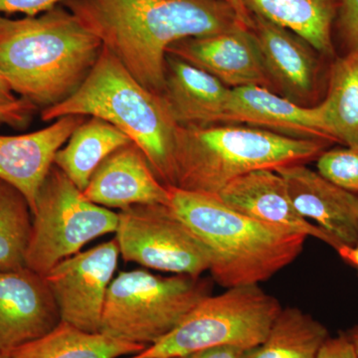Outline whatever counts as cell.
<instances>
[{
  "label": "cell",
  "mask_w": 358,
  "mask_h": 358,
  "mask_svg": "<svg viewBox=\"0 0 358 358\" xmlns=\"http://www.w3.org/2000/svg\"><path fill=\"white\" fill-rule=\"evenodd\" d=\"M32 212L24 195L0 179V270L26 267Z\"/></svg>",
  "instance_id": "d4e9b609"
},
{
  "label": "cell",
  "mask_w": 358,
  "mask_h": 358,
  "mask_svg": "<svg viewBox=\"0 0 358 358\" xmlns=\"http://www.w3.org/2000/svg\"><path fill=\"white\" fill-rule=\"evenodd\" d=\"M326 326L298 308H282L262 343L242 358H317L329 338Z\"/></svg>",
  "instance_id": "603a6c76"
},
{
  "label": "cell",
  "mask_w": 358,
  "mask_h": 358,
  "mask_svg": "<svg viewBox=\"0 0 358 358\" xmlns=\"http://www.w3.org/2000/svg\"><path fill=\"white\" fill-rule=\"evenodd\" d=\"M245 350L234 346H218L182 358H242Z\"/></svg>",
  "instance_id": "4dcf8cb0"
},
{
  "label": "cell",
  "mask_w": 358,
  "mask_h": 358,
  "mask_svg": "<svg viewBox=\"0 0 358 358\" xmlns=\"http://www.w3.org/2000/svg\"><path fill=\"white\" fill-rule=\"evenodd\" d=\"M115 234L124 262L195 278L210 268L208 249L167 205H134L120 210Z\"/></svg>",
  "instance_id": "9c48e42d"
},
{
  "label": "cell",
  "mask_w": 358,
  "mask_h": 358,
  "mask_svg": "<svg viewBox=\"0 0 358 358\" xmlns=\"http://www.w3.org/2000/svg\"><path fill=\"white\" fill-rule=\"evenodd\" d=\"M317 358H357L350 341L345 334L336 338L329 336L320 348Z\"/></svg>",
  "instance_id": "f546056e"
},
{
  "label": "cell",
  "mask_w": 358,
  "mask_h": 358,
  "mask_svg": "<svg viewBox=\"0 0 358 358\" xmlns=\"http://www.w3.org/2000/svg\"><path fill=\"white\" fill-rule=\"evenodd\" d=\"M120 256L114 238L65 259L44 275L63 322L87 333H100L106 296Z\"/></svg>",
  "instance_id": "30bf717a"
},
{
  "label": "cell",
  "mask_w": 358,
  "mask_h": 358,
  "mask_svg": "<svg viewBox=\"0 0 358 358\" xmlns=\"http://www.w3.org/2000/svg\"><path fill=\"white\" fill-rule=\"evenodd\" d=\"M338 254L345 262L357 268L358 272V243L355 248H343Z\"/></svg>",
  "instance_id": "836d02e7"
},
{
  "label": "cell",
  "mask_w": 358,
  "mask_h": 358,
  "mask_svg": "<svg viewBox=\"0 0 358 358\" xmlns=\"http://www.w3.org/2000/svg\"><path fill=\"white\" fill-rule=\"evenodd\" d=\"M62 4L134 79L159 96L166 85L171 45L245 25L229 0H66Z\"/></svg>",
  "instance_id": "6da1fadb"
},
{
  "label": "cell",
  "mask_w": 358,
  "mask_h": 358,
  "mask_svg": "<svg viewBox=\"0 0 358 358\" xmlns=\"http://www.w3.org/2000/svg\"><path fill=\"white\" fill-rule=\"evenodd\" d=\"M251 15V30L275 91L280 90L294 103L310 99L319 72L315 49L286 28Z\"/></svg>",
  "instance_id": "ac0fdd59"
},
{
  "label": "cell",
  "mask_w": 358,
  "mask_h": 358,
  "mask_svg": "<svg viewBox=\"0 0 358 358\" xmlns=\"http://www.w3.org/2000/svg\"><path fill=\"white\" fill-rule=\"evenodd\" d=\"M23 100L24 99L15 96L6 77L0 71V108L14 107L20 105Z\"/></svg>",
  "instance_id": "1f68e13d"
},
{
  "label": "cell",
  "mask_w": 358,
  "mask_h": 358,
  "mask_svg": "<svg viewBox=\"0 0 358 358\" xmlns=\"http://www.w3.org/2000/svg\"><path fill=\"white\" fill-rule=\"evenodd\" d=\"M222 122H238L289 138L334 143L324 103L303 107L258 86L231 89Z\"/></svg>",
  "instance_id": "4fadbf2b"
},
{
  "label": "cell",
  "mask_w": 358,
  "mask_h": 358,
  "mask_svg": "<svg viewBox=\"0 0 358 358\" xmlns=\"http://www.w3.org/2000/svg\"><path fill=\"white\" fill-rule=\"evenodd\" d=\"M169 187V207L208 249V272L223 288L268 281L303 252L306 235L243 215L216 195Z\"/></svg>",
  "instance_id": "3957f363"
},
{
  "label": "cell",
  "mask_w": 358,
  "mask_h": 358,
  "mask_svg": "<svg viewBox=\"0 0 358 358\" xmlns=\"http://www.w3.org/2000/svg\"><path fill=\"white\" fill-rule=\"evenodd\" d=\"M44 275L28 267L0 270V352L9 355L61 324Z\"/></svg>",
  "instance_id": "7c38bea8"
},
{
  "label": "cell",
  "mask_w": 358,
  "mask_h": 358,
  "mask_svg": "<svg viewBox=\"0 0 358 358\" xmlns=\"http://www.w3.org/2000/svg\"><path fill=\"white\" fill-rule=\"evenodd\" d=\"M322 103L336 143L358 147V49L331 65L329 92Z\"/></svg>",
  "instance_id": "cb8c5ba5"
},
{
  "label": "cell",
  "mask_w": 358,
  "mask_h": 358,
  "mask_svg": "<svg viewBox=\"0 0 358 358\" xmlns=\"http://www.w3.org/2000/svg\"><path fill=\"white\" fill-rule=\"evenodd\" d=\"M286 181L294 208L331 235L343 248L358 243V196L346 192L306 164L277 169Z\"/></svg>",
  "instance_id": "5bb4252c"
},
{
  "label": "cell",
  "mask_w": 358,
  "mask_h": 358,
  "mask_svg": "<svg viewBox=\"0 0 358 358\" xmlns=\"http://www.w3.org/2000/svg\"><path fill=\"white\" fill-rule=\"evenodd\" d=\"M232 208L260 222L313 237L341 251L343 247L319 226L301 217L289 197L286 181L272 169H259L239 176L218 193Z\"/></svg>",
  "instance_id": "9a60e30c"
},
{
  "label": "cell",
  "mask_w": 358,
  "mask_h": 358,
  "mask_svg": "<svg viewBox=\"0 0 358 358\" xmlns=\"http://www.w3.org/2000/svg\"><path fill=\"white\" fill-rule=\"evenodd\" d=\"M69 115L110 122L140 148L164 185L174 186L178 124L162 96L145 88L105 47L81 87L64 102L42 110L41 120L55 121Z\"/></svg>",
  "instance_id": "277c9868"
},
{
  "label": "cell",
  "mask_w": 358,
  "mask_h": 358,
  "mask_svg": "<svg viewBox=\"0 0 358 358\" xmlns=\"http://www.w3.org/2000/svg\"><path fill=\"white\" fill-rule=\"evenodd\" d=\"M251 14L281 26L333 57V30L339 0H243Z\"/></svg>",
  "instance_id": "ffe728a7"
},
{
  "label": "cell",
  "mask_w": 358,
  "mask_h": 358,
  "mask_svg": "<svg viewBox=\"0 0 358 358\" xmlns=\"http://www.w3.org/2000/svg\"><path fill=\"white\" fill-rule=\"evenodd\" d=\"M103 44L63 4L36 16L0 15V71L14 93L45 110L89 76Z\"/></svg>",
  "instance_id": "7a4b0ae2"
},
{
  "label": "cell",
  "mask_w": 358,
  "mask_h": 358,
  "mask_svg": "<svg viewBox=\"0 0 358 358\" xmlns=\"http://www.w3.org/2000/svg\"><path fill=\"white\" fill-rule=\"evenodd\" d=\"M129 143V136L110 122L88 117L58 150L54 164L83 192L103 160Z\"/></svg>",
  "instance_id": "44dd1931"
},
{
  "label": "cell",
  "mask_w": 358,
  "mask_h": 358,
  "mask_svg": "<svg viewBox=\"0 0 358 358\" xmlns=\"http://www.w3.org/2000/svg\"><path fill=\"white\" fill-rule=\"evenodd\" d=\"M0 358H10V355H7L6 352H0Z\"/></svg>",
  "instance_id": "d590c367"
},
{
  "label": "cell",
  "mask_w": 358,
  "mask_h": 358,
  "mask_svg": "<svg viewBox=\"0 0 358 358\" xmlns=\"http://www.w3.org/2000/svg\"><path fill=\"white\" fill-rule=\"evenodd\" d=\"M230 92L215 77L167 54L162 98L178 126L208 127L222 122Z\"/></svg>",
  "instance_id": "d6986e66"
},
{
  "label": "cell",
  "mask_w": 358,
  "mask_h": 358,
  "mask_svg": "<svg viewBox=\"0 0 358 358\" xmlns=\"http://www.w3.org/2000/svg\"><path fill=\"white\" fill-rule=\"evenodd\" d=\"M345 336H348V341L352 343L353 350L358 358V326H355L346 331Z\"/></svg>",
  "instance_id": "e575fe53"
},
{
  "label": "cell",
  "mask_w": 358,
  "mask_h": 358,
  "mask_svg": "<svg viewBox=\"0 0 358 358\" xmlns=\"http://www.w3.org/2000/svg\"><path fill=\"white\" fill-rule=\"evenodd\" d=\"M234 8L236 9L238 15H239L240 20L244 23L245 25L248 26L249 28L252 27V15L249 13L248 9L245 7L243 0H229Z\"/></svg>",
  "instance_id": "d6a6232c"
},
{
  "label": "cell",
  "mask_w": 358,
  "mask_h": 358,
  "mask_svg": "<svg viewBox=\"0 0 358 358\" xmlns=\"http://www.w3.org/2000/svg\"><path fill=\"white\" fill-rule=\"evenodd\" d=\"M331 143L240 126L178 127L174 187L218 195L239 176L317 159Z\"/></svg>",
  "instance_id": "5b68a950"
},
{
  "label": "cell",
  "mask_w": 358,
  "mask_h": 358,
  "mask_svg": "<svg viewBox=\"0 0 358 358\" xmlns=\"http://www.w3.org/2000/svg\"><path fill=\"white\" fill-rule=\"evenodd\" d=\"M117 227V212L87 199L54 164L32 212L26 267L45 275L57 264L81 252L85 245L115 233Z\"/></svg>",
  "instance_id": "ba28073f"
},
{
  "label": "cell",
  "mask_w": 358,
  "mask_h": 358,
  "mask_svg": "<svg viewBox=\"0 0 358 358\" xmlns=\"http://www.w3.org/2000/svg\"><path fill=\"white\" fill-rule=\"evenodd\" d=\"M83 194L96 205L120 210L140 204L169 206L171 192L138 145L129 143L110 155L96 169Z\"/></svg>",
  "instance_id": "e0dca14e"
},
{
  "label": "cell",
  "mask_w": 358,
  "mask_h": 358,
  "mask_svg": "<svg viewBox=\"0 0 358 358\" xmlns=\"http://www.w3.org/2000/svg\"><path fill=\"white\" fill-rule=\"evenodd\" d=\"M339 38L346 51L358 49V0H339L336 23Z\"/></svg>",
  "instance_id": "4316f807"
},
{
  "label": "cell",
  "mask_w": 358,
  "mask_h": 358,
  "mask_svg": "<svg viewBox=\"0 0 358 358\" xmlns=\"http://www.w3.org/2000/svg\"><path fill=\"white\" fill-rule=\"evenodd\" d=\"M210 294V282L201 277H162L143 268L124 271L108 289L100 333L138 345H154Z\"/></svg>",
  "instance_id": "8992f818"
},
{
  "label": "cell",
  "mask_w": 358,
  "mask_h": 358,
  "mask_svg": "<svg viewBox=\"0 0 358 358\" xmlns=\"http://www.w3.org/2000/svg\"><path fill=\"white\" fill-rule=\"evenodd\" d=\"M147 345L87 333L61 322L42 338L13 350L10 358H122L140 353Z\"/></svg>",
  "instance_id": "7402d4cb"
},
{
  "label": "cell",
  "mask_w": 358,
  "mask_h": 358,
  "mask_svg": "<svg viewBox=\"0 0 358 358\" xmlns=\"http://www.w3.org/2000/svg\"><path fill=\"white\" fill-rule=\"evenodd\" d=\"M167 54L205 71L228 88L258 86L275 91L251 28L188 37L171 45Z\"/></svg>",
  "instance_id": "8fae6325"
},
{
  "label": "cell",
  "mask_w": 358,
  "mask_h": 358,
  "mask_svg": "<svg viewBox=\"0 0 358 358\" xmlns=\"http://www.w3.org/2000/svg\"><path fill=\"white\" fill-rule=\"evenodd\" d=\"M317 173L358 196V147L326 150L317 157Z\"/></svg>",
  "instance_id": "484cf974"
},
{
  "label": "cell",
  "mask_w": 358,
  "mask_h": 358,
  "mask_svg": "<svg viewBox=\"0 0 358 358\" xmlns=\"http://www.w3.org/2000/svg\"><path fill=\"white\" fill-rule=\"evenodd\" d=\"M37 108L27 100H23L14 107L0 108V124H6L13 128H24Z\"/></svg>",
  "instance_id": "f1b7e54d"
},
{
  "label": "cell",
  "mask_w": 358,
  "mask_h": 358,
  "mask_svg": "<svg viewBox=\"0 0 358 358\" xmlns=\"http://www.w3.org/2000/svg\"><path fill=\"white\" fill-rule=\"evenodd\" d=\"M87 117L65 115L47 128L32 133L0 134V179L24 195L31 212L34 211L40 188L54 166L56 154Z\"/></svg>",
  "instance_id": "2e32d148"
},
{
  "label": "cell",
  "mask_w": 358,
  "mask_h": 358,
  "mask_svg": "<svg viewBox=\"0 0 358 358\" xmlns=\"http://www.w3.org/2000/svg\"><path fill=\"white\" fill-rule=\"evenodd\" d=\"M282 308L259 285L226 289L206 296L154 345L126 358H182L218 346L251 350L263 343Z\"/></svg>",
  "instance_id": "52a82bcc"
},
{
  "label": "cell",
  "mask_w": 358,
  "mask_h": 358,
  "mask_svg": "<svg viewBox=\"0 0 358 358\" xmlns=\"http://www.w3.org/2000/svg\"><path fill=\"white\" fill-rule=\"evenodd\" d=\"M66 0H0V15L22 13L36 16L62 4Z\"/></svg>",
  "instance_id": "83f0119b"
}]
</instances>
